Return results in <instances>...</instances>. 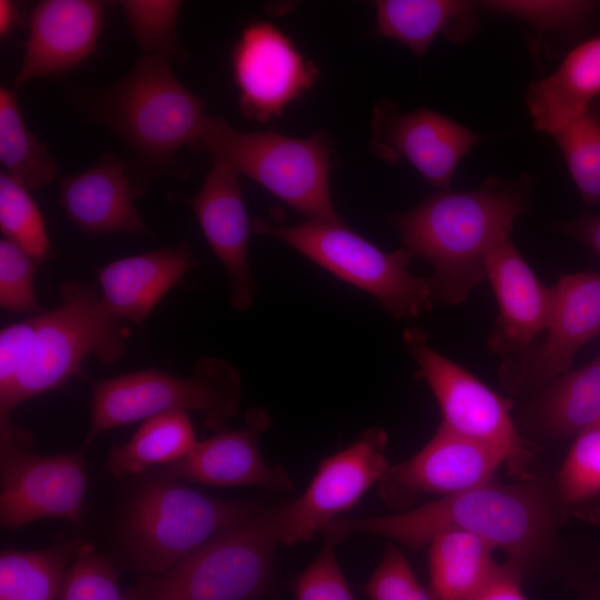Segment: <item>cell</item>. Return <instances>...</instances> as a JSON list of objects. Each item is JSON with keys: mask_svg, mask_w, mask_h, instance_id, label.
I'll return each instance as SVG.
<instances>
[{"mask_svg": "<svg viewBox=\"0 0 600 600\" xmlns=\"http://www.w3.org/2000/svg\"><path fill=\"white\" fill-rule=\"evenodd\" d=\"M279 544V504L263 506L168 570L147 576L127 600L253 599L269 583Z\"/></svg>", "mask_w": 600, "mask_h": 600, "instance_id": "obj_7", "label": "cell"}, {"mask_svg": "<svg viewBox=\"0 0 600 600\" xmlns=\"http://www.w3.org/2000/svg\"><path fill=\"white\" fill-rule=\"evenodd\" d=\"M0 230L3 239L39 263L53 256L43 217L29 189L4 171L0 173Z\"/></svg>", "mask_w": 600, "mask_h": 600, "instance_id": "obj_31", "label": "cell"}, {"mask_svg": "<svg viewBox=\"0 0 600 600\" xmlns=\"http://www.w3.org/2000/svg\"><path fill=\"white\" fill-rule=\"evenodd\" d=\"M388 434L364 429L347 448L321 460L304 492L279 504L281 543L310 541L321 528L352 509L386 473Z\"/></svg>", "mask_w": 600, "mask_h": 600, "instance_id": "obj_12", "label": "cell"}, {"mask_svg": "<svg viewBox=\"0 0 600 600\" xmlns=\"http://www.w3.org/2000/svg\"><path fill=\"white\" fill-rule=\"evenodd\" d=\"M212 163L244 174L301 213L306 220L344 222L329 189L331 142L326 132L294 138L273 131L243 132L208 116L193 143Z\"/></svg>", "mask_w": 600, "mask_h": 600, "instance_id": "obj_5", "label": "cell"}, {"mask_svg": "<svg viewBox=\"0 0 600 600\" xmlns=\"http://www.w3.org/2000/svg\"><path fill=\"white\" fill-rule=\"evenodd\" d=\"M430 591L436 600H468L496 562L492 547L461 530H444L429 542Z\"/></svg>", "mask_w": 600, "mask_h": 600, "instance_id": "obj_27", "label": "cell"}, {"mask_svg": "<svg viewBox=\"0 0 600 600\" xmlns=\"http://www.w3.org/2000/svg\"><path fill=\"white\" fill-rule=\"evenodd\" d=\"M559 506L556 488L541 479L514 484L489 481L393 514L340 517L326 526L347 538L374 534L411 549L429 544L444 530H461L503 550L522 569L552 551Z\"/></svg>", "mask_w": 600, "mask_h": 600, "instance_id": "obj_1", "label": "cell"}, {"mask_svg": "<svg viewBox=\"0 0 600 600\" xmlns=\"http://www.w3.org/2000/svg\"><path fill=\"white\" fill-rule=\"evenodd\" d=\"M204 106L178 80L170 59L150 54L138 59L116 83L90 93L87 103L93 121L134 154L130 169L138 197L152 178L188 176L190 166L179 150L199 138L209 116Z\"/></svg>", "mask_w": 600, "mask_h": 600, "instance_id": "obj_3", "label": "cell"}, {"mask_svg": "<svg viewBox=\"0 0 600 600\" xmlns=\"http://www.w3.org/2000/svg\"><path fill=\"white\" fill-rule=\"evenodd\" d=\"M366 592L371 600H436L416 577L406 556L392 543L370 576Z\"/></svg>", "mask_w": 600, "mask_h": 600, "instance_id": "obj_38", "label": "cell"}, {"mask_svg": "<svg viewBox=\"0 0 600 600\" xmlns=\"http://www.w3.org/2000/svg\"><path fill=\"white\" fill-rule=\"evenodd\" d=\"M144 54L183 59L177 21L181 1L123 0L118 2Z\"/></svg>", "mask_w": 600, "mask_h": 600, "instance_id": "obj_32", "label": "cell"}, {"mask_svg": "<svg viewBox=\"0 0 600 600\" xmlns=\"http://www.w3.org/2000/svg\"><path fill=\"white\" fill-rule=\"evenodd\" d=\"M39 313L4 327L0 332V401L12 390L32 347Z\"/></svg>", "mask_w": 600, "mask_h": 600, "instance_id": "obj_39", "label": "cell"}, {"mask_svg": "<svg viewBox=\"0 0 600 600\" xmlns=\"http://www.w3.org/2000/svg\"><path fill=\"white\" fill-rule=\"evenodd\" d=\"M252 230L278 238L334 277L372 296L394 319L418 317L433 303L428 279L409 269L404 248L384 251L344 222L304 220L287 226L256 219Z\"/></svg>", "mask_w": 600, "mask_h": 600, "instance_id": "obj_9", "label": "cell"}, {"mask_svg": "<svg viewBox=\"0 0 600 600\" xmlns=\"http://www.w3.org/2000/svg\"><path fill=\"white\" fill-rule=\"evenodd\" d=\"M528 186L491 177L477 189L439 190L391 218L403 248L432 267L433 302L459 304L486 280L484 259L526 212Z\"/></svg>", "mask_w": 600, "mask_h": 600, "instance_id": "obj_2", "label": "cell"}, {"mask_svg": "<svg viewBox=\"0 0 600 600\" xmlns=\"http://www.w3.org/2000/svg\"><path fill=\"white\" fill-rule=\"evenodd\" d=\"M104 2L43 0L33 8L20 69L13 87L44 77H57L83 62L101 33Z\"/></svg>", "mask_w": 600, "mask_h": 600, "instance_id": "obj_20", "label": "cell"}, {"mask_svg": "<svg viewBox=\"0 0 600 600\" xmlns=\"http://www.w3.org/2000/svg\"><path fill=\"white\" fill-rule=\"evenodd\" d=\"M600 100V36L572 48L558 69L530 84L526 101L533 126L556 134Z\"/></svg>", "mask_w": 600, "mask_h": 600, "instance_id": "obj_23", "label": "cell"}, {"mask_svg": "<svg viewBox=\"0 0 600 600\" xmlns=\"http://www.w3.org/2000/svg\"><path fill=\"white\" fill-rule=\"evenodd\" d=\"M0 162L29 190L50 184L58 173L47 146L26 126L16 91L6 87L0 88Z\"/></svg>", "mask_w": 600, "mask_h": 600, "instance_id": "obj_29", "label": "cell"}, {"mask_svg": "<svg viewBox=\"0 0 600 600\" xmlns=\"http://www.w3.org/2000/svg\"><path fill=\"white\" fill-rule=\"evenodd\" d=\"M506 463L497 450L439 426L412 457L389 467L377 484L392 509L406 510L424 496H451L491 481Z\"/></svg>", "mask_w": 600, "mask_h": 600, "instance_id": "obj_16", "label": "cell"}, {"mask_svg": "<svg viewBox=\"0 0 600 600\" xmlns=\"http://www.w3.org/2000/svg\"><path fill=\"white\" fill-rule=\"evenodd\" d=\"M60 303L39 313L29 356L9 396L0 401V421L26 400L61 387L88 357L111 364L127 350L128 321L109 310L91 281H66Z\"/></svg>", "mask_w": 600, "mask_h": 600, "instance_id": "obj_4", "label": "cell"}, {"mask_svg": "<svg viewBox=\"0 0 600 600\" xmlns=\"http://www.w3.org/2000/svg\"><path fill=\"white\" fill-rule=\"evenodd\" d=\"M484 270L499 307L487 344L506 366L522 357L544 333L552 312L553 291L538 279L510 238L488 253Z\"/></svg>", "mask_w": 600, "mask_h": 600, "instance_id": "obj_19", "label": "cell"}, {"mask_svg": "<svg viewBox=\"0 0 600 600\" xmlns=\"http://www.w3.org/2000/svg\"><path fill=\"white\" fill-rule=\"evenodd\" d=\"M403 340L439 404L441 426L497 450L510 471L526 479L532 454L512 421L510 402L433 349L421 329L407 328Z\"/></svg>", "mask_w": 600, "mask_h": 600, "instance_id": "obj_11", "label": "cell"}, {"mask_svg": "<svg viewBox=\"0 0 600 600\" xmlns=\"http://www.w3.org/2000/svg\"><path fill=\"white\" fill-rule=\"evenodd\" d=\"M196 266L192 246L179 241L109 262L97 271V278L109 310L141 326Z\"/></svg>", "mask_w": 600, "mask_h": 600, "instance_id": "obj_22", "label": "cell"}, {"mask_svg": "<svg viewBox=\"0 0 600 600\" xmlns=\"http://www.w3.org/2000/svg\"><path fill=\"white\" fill-rule=\"evenodd\" d=\"M37 262L12 242L0 240V307L19 313H40L36 296Z\"/></svg>", "mask_w": 600, "mask_h": 600, "instance_id": "obj_37", "label": "cell"}, {"mask_svg": "<svg viewBox=\"0 0 600 600\" xmlns=\"http://www.w3.org/2000/svg\"><path fill=\"white\" fill-rule=\"evenodd\" d=\"M84 450L37 454L31 434L0 422V522L17 531L44 518L79 523L87 474Z\"/></svg>", "mask_w": 600, "mask_h": 600, "instance_id": "obj_10", "label": "cell"}, {"mask_svg": "<svg viewBox=\"0 0 600 600\" xmlns=\"http://www.w3.org/2000/svg\"><path fill=\"white\" fill-rule=\"evenodd\" d=\"M18 11L12 1L0 0V36L7 37L17 22Z\"/></svg>", "mask_w": 600, "mask_h": 600, "instance_id": "obj_42", "label": "cell"}, {"mask_svg": "<svg viewBox=\"0 0 600 600\" xmlns=\"http://www.w3.org/2000/svg\"><path fill=\"white\" fill-rule=\"evenodd\" d=\"M320 533L319 553L296 581V600H354L337 558V547L347 538L329 527Z\"/></svg>", "mask_w": 600, "mask_h": 600, "instance_id": "obj_36", "label": "cell"}, {"mask_svg": "<svg viewBox=\"0 0 600 600\" xmlns=\"http://www.w3.org/2000/svg\"><path fill=\"white\" fill-rule=\"evenodd\" d=\"M468 600H527L521 588V569L511 561L496 563Z\"/></svg>", "mask_w": 600, "mask_h": 600, "instance_id": "obj_40", "label": "cell"}, {"mask_svg": "<svg viewBox=\"0 0 600 600\" xmlns=\"http://www.w3.org/2000/svg\"><path fill=\"white\" fill-rule=\"evenodd\" d=\"M129 163L110 158L59 178V206L83 234L149 233L134 203L139 197Z\"/></svg>", "mask_w": 600, "mask_h": 600, "instance_id": "obj_21", "label": "cell"}, {"mask_svg": "<svg viewBox=\"0 0 600 600\" xmlns=\"http://www.w3.org/2000/svg\"><path fill=\"white\" fill-rule=\"evenodd\" d=\"M241 393L239 371L217 357L200 358L184 377L150 368L96 381L90 426L81 448L86 451L107 430L170 409L199 412L209 430L220 432L237 417Z\"/></svg>", "mask_w": 600, "mask_h": 600, "instance_id": "obj_6", "label": "cell"}, {"mask_svg": "<svg viewBox=\"0 0 600 600\" xmlns=\"http://www.w3.org/2000/svg\"><path fill=\"white\" fill-rule=\"evenodd\" d=\"M231 70L244 117L266 123L310 90L318 69L269 21L246 26L231 52Z\"/></svg>", "mask_w": 600, "mask_h": 600, "instance_id": "obj_14", "label": "cell"}, {"mask_svg": "<svg viewBox=\"0 0 600 600\" xmlns=\"http://www.w3.org/2000/svg\"><path fill=\"white\" fill-rule=\"evenodd\" d=\"M379 36L422 56L439 34L469 40L478 30L476 4L460 0H379L373 2Z\"/></svg>", "mask_w": 600, "mask_h": 600, "instance_id": "obj_24", "label": "cell"}, {"mask_svg": "<svg viewBox=\"0 0 600 600\" xmlns=\"http://www.w3.org/2000/svg\"><path fill=\"white\" fill-rule=\"evenodd\" d=\"M263 506L208 496L163 476L131 500L123 518L122 542L139 571L158 574Z\"/></svg>", "mask_w": 600, "mask_h": 600, "instance_id": "obj_8", "label": "cell"}, {"mask_svg": "<svg viewBox=\"0 0 600 600\" xmlns=\"http://www.w3.org/2000/svg\"><path fill=\"white\" fill-rule=\"evenodd\" d=\"M552 291V312L541 343L501 366L502 381L513 394L540 392L569 370L581 347L600 336V272L564 274Z\"/></svg>", "mask_w": 600, "mask_h": 600, "instance_id": "obj_13", "label": "cell"}, {"mask_svg": "<svg viewBox=\"0 0 600 600\" xmlns=\"http://www.w3.org/2000/svg\"><path fill=\"white\" fill-rule=\"evenodd\" d=\"M59 600H127L110 560L81 543L68 568Z\"/></svg>", "mask_w": 600, "mask_h": 600, "instance_id": "obj_35", "label": "cell"}, {"mask_svg": "<svg viewBox=\"0 0 600 600\" xmlns=\"http://www.w3.org/2000/svg\"><path fill=\"white\" fill-rule=\"evenodd\" d=\"M527 409V422L547 438L578 434L600 422V354L550 382Z\"/></svg>", "mask_w": 600, "mask_h": 600, "instance_id": "obj_25", "label": "cell"}, {"mask_svg": "<svg viewBox=\"0 0 600 600\" xmlns=\"http://www.w3.org/2000/svg\"><path fill=\"white\" fill-rule=\"evenodd\" d=\"M271 420L266 410L250 408L241 427L197 441L181 459L163 467V476L214 487H257L289 493L294 483L286 468L270 466L260 450V437Z\"/></svg>", "mask_w": 600, "mask_h": 600, "instance_id": "obj_17", "label": "cell"}, {"mask_svg": "<svg viewBox=\"0 0 600 600\" xmlns=\"http://www.w3.org/2000/svg\"><path fill=\"white\" fill-rule=\"evenodd\" d=\"M196 442L188 411L170 409L144 419L127 442L114 444L107 468L116 478L137 474L181 459Z\"/></svg>", "mask_w": 600, "mask_h": 600, "instance_id": "obj_26", "label": "cell"}, {"mask_svg": "<svg viewBox=\"0 0 600 600\" xmlns=\"http://www.w3.org/2000/svg\"><path fill=\"white\" fill-rule=\"evenodd\" d=\"M554 488L561 506L600 494V422L577 434Z\"/></svg>", "mask_w": 600, "mask_h": 600, "instance_id": "obj_33", "label": "cell"}, {"mask_svg": "<svg viewBox=\"0 0 600 600\" xmlns=\"http://www.w3.org/2000/svg\"><path fill=\"white\" fill-rule=\"evenodd\" d=\"M370 126V146L380 159L391 164L407 160L439 190L449 189L459 162L483 137L440 112H402L392 102L373 107Z\"/></svg>", "mask_w": 600, "mask_h": 600, "instance_id": "obj_15", "label": "cell"}, {"mask_svg": "<svg viewBox=\"0 0 600 600\" xmlns=\"http://www.w3.org/2000/svg\"><path fill=\"white\" fill-rule=\"evenodd\" d=\"M558 229L587 244L600 257V213L584 212L573 221L558 224Z\"/></svg>", "mask_w": 600, "mask_h": 600, "instance_id": "obj_41", "label": "cell"}, {"mask_svg": "<svg viewBox=\"0 0 600 600\" xmlns=\"http://www.w3.org/2000/svg\"><path fill=\"white\" fill-rule=\"evenodd\" d=\"M79 539L40 550L4 549L0 554V600H59Z\"/></svg>", "mask_w": 600, "mask_h": 600, "instance_id": "obj_28", "label": "cell"}, {"mask_svg": "<svg viewBox=\"0 0 600 600\" xmlns=\"http://www.w3.org/2000/svg\"><path fill=\"white\" fill-rule=\"evenodd\" d=\"M552 137L583 202L600 203V100Z\"/></svg>", "mask_w": 600, "mask_h": 600, "instance_id": "obj_30", "label": "cell"}, {"mask_svg": "<svg viewBox=\"0 0 600 600\" xmlns=\"http://www.w3.org/2000/svg\"><path fill=\"white\" fill-rule=\"evenodd\" d=\"M478 6L523 20L539 32L579 31L592 21L600 8L593 1L489 0Z\"/></svg>", "mask_w": 600, "mask_h": 600, "instance_id": "obj_34", "label": "cell"}, {"mask_svg": "<svg viewBox=\"0 0 600 600\" xmlns=\"http://www.w3.org/2000/svg\"><path fill=\"white\" fill-rule=\"evenodd\" d=\"M238 176L226 164L212 163L199 192L183 201L193 211L209 247L224 268L230 306L243 312L252 307L257 281L249 262L252 223Z\"/></svg>", "mask_w": 600, "mask_h": 600, "instance_id": "obj_18", "label": "cell"}]
</instances>
